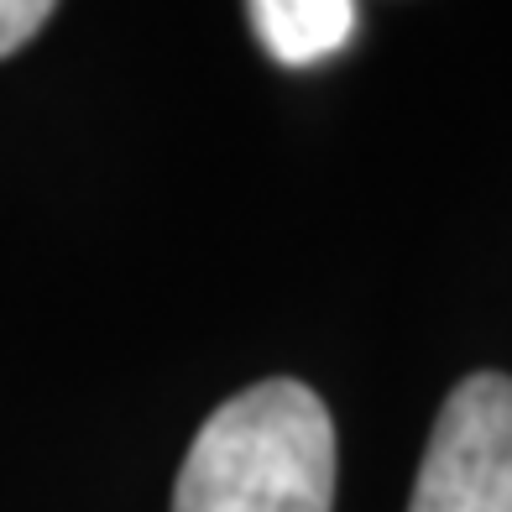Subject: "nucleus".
Listing matches in <instances>:
<instances>
[{
	"label": "nucleus",
	"mask_w": 512,
	"mask_h": 512,
	"mask_svg": "<svg viewBox=\"0 0 512 512\" xmlns=\"http://www.w3.org/2000/svg\"><path fill=\"white\" fill-rule=\"evenodd\" d=\"M408 512H512V377L476 371L445 398Z\"/></svg>",
	"instance_id": "obj_2"
},
{
	"label": "nucleus",
	"mask_w": 512,
	"mask_h": 512,
	"mask_svg": "<svg viewBox=\"0 0 512 512\" xmlns=\"http://www.w3.org/2000/svg\"><path fill=\"white\" fill-rule=\"evenodd\" d=\"M246 16H251L256 37H262V48L288 68L340 53L356 37V21H361L351 0H256Z\"/></svg>",
	"instance_id": "obj_3"
},
{
	"label": "nucleus",
	"mask_w": 512,
	"mask_h": 512,
	"mask_svg": "<svg viewBox=\"0 0 512 512\" xmlns=\"http://www.w3.org/2000/svg\"><path fill=\"white\" fill-rule=\"evenodd\" d=\"M335 424L304 382H256L225 398L183 455L173 512H330Z\"/></svg>",
	"instance_id": "obj_1"
},
{
	"label": "nucleus",
	"mask_w": 512,
	"mask_h": 512,
	"mask_svg": "<svg viewBox=\"0 0 512 512\" xmlns=\"http://www.w3.org/2000/svg\"><path fill=\"white\" fill-rule=\"evenodd\" d=\"M48 16H53L48 0H0V58H11L21 42H32Z\"/></svg>",
	"instance_id": "obj_4"
}]
</instances>
